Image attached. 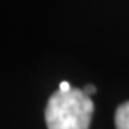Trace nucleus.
Wrapping results in <instances>:
<instances>
[{"label": "nucleus", "instance_id": "f257e3e1", "mask_svg": "<svg viewBox=\"0 0 129 129\" xmlns=\"http://www.w3.org/2000/svg\"><path fill=\"white\" fill-rule=\"evenodd\" d=\"M94 114V102L84 89L55 91L45 106L49 129H89Z\"/></svg>", "mask_w": 129, "mask_h": 129}, {"label": "nucleus", "instance_id": "20e7f679", "mask_svg": "<svg viewBox=\"0 0 129 129\" xmlns=\"http://www.w3.org/2000/svg\"><path fill=\"white\" fill-rule=\"evenodd\" d=\"M84 92H86L87 96H92V94H96V87L89 84V86H86V87H84Z\"/></svg>", "mask_w": 129, "mask_h": 129}, {"label": "nucleus", "instance_id": "f03ea898", "mask_svg": "<svg viewBox=\"0 0 129 129\" xmlns=\"http://www.w3.org/2000/svg\"><path fill=\"white\" fill-rule=\"evenodd\" d=\"M114 122H116V129H129V101L117 107Z\"/></svg>", "mask_w": 129, "mask_h": 129}, {"label": "nucleus", "instance_id": "7ed1b4c3", "mask_svg": "<svg viewBox=\"0 0 129 129\" xmlns=\"http://www.w3.org/2000/svg\"><path fill=\"white\" fill-rule=\"evenodd\" d=\"M71 89H72V87H71V84H69L67 81H62V82H60V86H59V91H64V92L71 91Z\"/></svg>", "mask_w": 129, "mask_h": 129}]
</instances>
